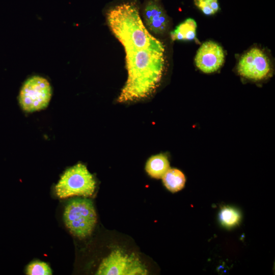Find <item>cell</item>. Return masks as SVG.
<instances>
[{"label": "cell", "instance_id": "cell-1", "mask_svg": "<svg viewBox=\"0 0 275 275\" xmlns=\"http://www.w3.org/2000/svg\"><path fill=\"white\" fill-rule=\"evenodd\" d=\"M106 21L125 52L128 76L117 101H134L149 97L158 87L163 73L162 43L149 33L133 3H123L110 9Z\"/></svg>", "mask_w": 275, "mask_h": 275}, {"label": "cell", "instance_id": "cell-11", "mask_svg": "<svg viewBox=\"0 0 275 275\" xmlns=\"http://www.w3.org/2000/svg\"><path fill=\"white\" fill-rule=\"evenodd\" d=\"M164 185L170 191L177 192L182 189L185 182L184 174L179 170L169 169L162 177Z\"/></svg>", "mask_w": 275, "mask_h": 275}, {"label": "cell", "instance_id": "cell-4", "mask_svg": "<svg viewBox=\"0 0 275 275\" xmlns=\"http://www.w3.org/2000/svg\"><path fill=\"white\" fill-rule=\"evenodd\" d=\"M51 97V88L48 80L34 76L23 85L19 95V103L27 112H33L47 107Z\"/></svg>", "mask_w": 275, "mask_h": 275}, {"label": "cell", "instance_id": "cell-8", "mask_svg": "<svg viewBox=\"0 0 275 275\" xmlns=\"http://www.w3.org/2000/svg\"><path fill=\"white\" fill-rule=\"evenodd\" d=\"M143 18L148 30L156 34H162L167 30L168 18L158 0H148L145 3Z\"/></svg>", "mask_w": 275, "mask_h": 275}, {"label": "cell", "instance_id": "cell-2", "mask_svg": "<svg viewBox=\"0 0 275 275\" xmlns=\"http://www.w3.org/2000/svg\"><path fill=\"white\" fill-rule=\"evenodd\" d=\"M64 219L66 226L75 236L82 238L89 236L97 221L93 202L87 198L72 199L65 207Z\"/></svg>", "mask_w": 275, "mask_h": 275}, {"label": "cell", "instance_id": "cell-5", "mask_svg": "<svg viewBox=\"0 0 275 275\" xmlns=\"http://www.w3.org/2000/svg\"><path fill=\"white\" fill-rule=\"evenodd\" d=\"M147 270L139 258L134 254H128L120 250H115L104 258L100 264L98 275L147 274Z\"/></svg>", "mask_w": 275, "mask_h": 275}, {"label": "cell", "instance_id": "cell-13", "mask_svg": "<svg viewBox=\"0 0 275 275\" xmlns=\"http://www.w3.org/2000/svg\"><path fill=\"white\" fill-rule=\"evenodd\" d=\"M28 275H50L52 274L50 267L46 263L36 261L30 263L26 268Z\"/></svg>", "mask_w": 275, "mask_h": 275}, {"label": "cell", "instance_id": "cell-7", "mask_svg": "<svg viewBox=\"0 0 275 275\" xmlns=\"http://www.w3.org/2000/svg\"><path fill=\"white\" fill-rule=\"evenodd\" d=\"M224 52L221 46L213 41L202 44L197 51L195 62L202 72L210 73L217 71L223 64Z\"/></svg>", "mask_w": 275, "mask_h": 275}, {"label": "cell", "instance_id": "cell-14", "mask_svg": "<svg viewBox=\"0 0 275 275\" xmlns=\"http://www.w3.org/2000/svg\"><path fill=\"white\" fill-rule=\"evenodd\" d=\"M194 3L206 15L214 14L219 9L217 0H194Z\"/></svg>", "mask_w": 275, "mask_h": 275}, {"label": "cell", "instance_id": "cell-6", "mask_svg": "<svg viewBox=\"0 0 275 275\" xmlns=\"http://www.w3.org/2000/svg\"><path fill=\"white\" fill-rule=\"evenodd\" d=\"M237 70L241 76L257 80L265 78L269 74L270 66L265 54L260 49L253 48L242 56Z\"/></svg>", "mask_w": 275, "mask_h": 275}, {"label": "cell", "instance_id": "cell-12", "mask_svg": "<svg viewBox=\"0 0 275 275\" xmlns=\"http://www.w3.org/2000/svg\"><path fill=\"white\" fill-rule=\"evenodd\" d=\"M219 218L224 226L231 227L239 223L240 215L236 209L230 207H224L219 213Z\"/></svg>", "mask_w": 275, "mask_h": 275}, {"label": "cell", "instance_id": "cell-10", "mask_svg": "<svg viewBox=\"0 0 275 275\" xmlns=\"http://www.w3.org/2000/svg\"><path fill=\"white\" fill-rule=\"evenodd\" d=\"M197 23L193 18H187L171 33L173 40H192L196 38Z\"/></svg>", "mask_w": 275, "mask_h": 275}, {"label": "cell", "instance_id": "cell-9", "mask_svg": "<svg viewBox=\"0 0 275 275\" xmlns=\"http://www.w3.org/2000/svg\"><path fill=\"white\" fill-rule=\"evenodd\" d=\"M170 169V164L167 156L162 154L152 156L147 161L146 170L148 174L156 179L162 178Z\"/></svg>", "mask_w": 275, "mask_h": 275}, {"label": "cell", "instance_id": "cell-3", "mask_svg": "<svg viewBox=\"0 0 275 275\" xmlns=\"http://www.w3.org/2000/svg\"><path fill=\"white\" fill-rule=\"evenodd\" d=\"M95 184L92 175L87 167L78 163L64 173L56 185L55 190L60 198L73 196L89 197L93 194Z\"/></svg>", "mask_w": 275, "mask_h": 275}]
</instances>
